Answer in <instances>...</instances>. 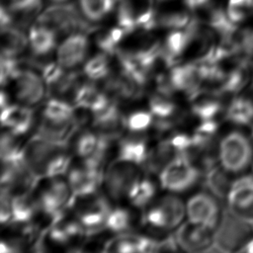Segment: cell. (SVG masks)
Here are the masks:
<instances>
[{
	"mask_svg": "<svg viewBox=\"0 0 253 253\" xmlns=\"http://www.w3.org/2000/svg\"><path fill=\"white\" fill-rule=\"evenodd\" d=\"M32 193L38 203L39 212L53 222L63 214L73 197L68 182L60 176L39 178Z\"/></svg>",
	"mask_w": 253,
	"mask_h": 253,
	"instance_id": "cell-1",
	"label": "cell"
},
{
	"mask_svg": "<svg viewBox=\"0 0 253 253\" xmlns=\"http://www.w3.org/2000/svg\"><path fill=\"white\" fill-rule=\"evenodd\" d=\"M220 165L232 174L244 172L253 164L251 139L242 131L234 129L224 134L218 143Z\"/></svg>",
	"mask_w": 253,
	"mask_h": 253,
	"instance_id": "cell-2",
	"label": "cell"
},
{
	"mask_svg": "<svg viewBox=\"0 0 253 253\" xmlns=\"http://www.w3.org/2000/svg\"><path fill=\"white\" fill-rule=\"evenodd\" d=\"M251 237H253L252 221L227 210L223 211L215 229L214 247L216 251L240 252Z\"/></svg>",
	"mask_w": 253,
	"mask_h": 253,
	"instance_id": "cell-3",
	"label": "cell"
},
{
	"mask_svg": "<svg viewBox=\"0 0 253 253\" xmlns=\"http://www.w3.org/2000/svg\"><path fill=\"white\" fill-rule=\"evenodd\" d=\"M69 208L72 209L73 215L87 234L100 232L106 228V220L112 210L108 200L97 192L87 196L72 197Z\"/></svg>",
	"mask_w": 253,
	"mask_h": 253,
	"instance_id": "cell-4",
	"label": "cell"
},
{
	"mask_svg": "<svg viewBox=\"0 0 253 253\" xmlns=\"http://www.w3.org/2000/svg\"><path fill=\"white\" fill-rule=\"evenodd\" d=\"M140 165L120 158L113 161L104 173L103 183L113 201L127 200L129 193L142 177Z\"/></svg>",
	"mask_w": 253,
	"mask_h": 253,
	"instance_id": "cell-5",
	"label": "cell"
},
{
	"mask_svg": "<svg viewBox=\"0 0 253 253\" xmlns=\"http://www.w3.org/2000/svg\"><path fill=\"white\" fill-rule=\"evenodd\" d=\"M203 176L195 164L179 154L160 172L159 183L162 189L170 193H182L195 187Z\"/></svg>",
	"mask_w": 253,
	"mask_h": 253,
	"instance_id": "cell-6",
	"label": "cell"
},
{
	"mask_svg": "<svg viewBox=\"0 0 253 253\" xmlns=\"http://www.w3.org/2000/svg\"><path fill=\"white\" fill-rule=\"evenodd\" d=\"M37 23L53 30L56 34H72L89 30L88 24L73 4H56L46 8L38 16Z\"/></svg>",
	"mask_w": 253,
	"mask_h": 253,
	"instance_id": "cell-7",
	"label": "cell"
},
{
	"mask_svg": "<svg viewBox=\"0 0 253 253\" xmlns=\"http://www.w3.org/2000/svg\"><path fill=\"white\" fill-rule=\"evenodd\" d=\"M35 67L20 68L6 83H11V92L18 104L32 107L45 95V82Z\"/></svg>",
	"mask_w": 253,
	"mask_h": 253,
	"instance_id": "cell-8",
	"label": "cell"
},
{
	"mask_svg": "<svg viewBox=\"0 0 253 253\" xmlns=\"http://www.w3.org/2000/svg\"><path fill=\"white\" fill-rule=\"evenodd\" d=\"M66 149L67 142L53 141L36 134L24 146V157L32 173L39 179L44 176L50 160Z\"/></svg>",
	"mask_w": 253,
	"mask_h": 253,
	"instance_id": "cell-9",
	"label": "cell"
},
{
	"mask_svg": "<svg viewBox=\"0 0 253 253\" xmlns=\"http://www.w3.org/2000/svg\"><path fill=\"white\" fill-rule=\"evenodd\" d=\"M218 200L210 191H201L193 195L186 204L188 220L216 229L223 213Z\"/></svg>",
	"mask_w": 253,
	"mask_h": 253,
	"instance_id": "cell-10",
	"label": "cell"
},
{
	"mask_svg": "<svg viewBox=\"0 0 253 253\" xmlns=\"http://www.w3.org/2000/svg\"><path fill=\"white\" fill-rule=\"evenodd\" d=\"M214 232L213 228L188 220L178 227L175 237L182 250L201 252L214 247Z\"/></svg>",
	"mask_w": 253,
	"mask_h": 253,
	"instance_id": "cell-11",
	"label": "cell"
},
{
	"mask_svg": "<svg viewBox=\"0 0 253 253\" xmlns=\"http://www.w3.org/2000/svg\"><path fill=\"white\" fill-rule=\"evenodd\" d=\"M226 203L232 212L253 221V173L243 174L233 181Z\"/></svg>",
	"mask_w": 253,
	"mask_h": 253,
	"instance_id": "cell-12",
	"label": "cell"
},
{
	"mask_svg": "<svg viewBox=\"0 0 253 253\" xmlns=\"http://www.w3.org/2000/svg\"><path fill=\"white\" fill-rule=\"evenodd\" d=\"M89 49V40L83 32L70 34L57 47V62L64 69H74L86 58Z\"/></svg>",
	"mask_w": 253,
	"mask_h": 253,
	"instance_id": "cell-13",
	"label": "cell"
},
{
	"mask_svg": "<svg viewBox=\"0 0 253 253\" xmlns=\"http://www.w3.org/2000/svg\"><path fill=\"white\" fill-rule=\"evenodd\" d=\"M104 178L103 170L85 165L83 162L68 170L67 182L73 197H82L97 192Z\"/></svg>",
	"mask_w": 253,
	"mask_h": 253,
	"instance_id": "cell-14",
	"label": "cell"
},
{
	"mask_svg": "<svg viewBox=\"0 0 253 253\" xmlns=\"http://www.w3.org/2000/svg\"><path fill=\"white\" fill-rule=\"evenodd\" d=\"M92 127L100 135L111 139H117L124 128H126L125 116L118 105L112 102L104 110L93 114Z\"/></svg>",
	"mask_w": 253,
	"mask_h": 253,
	"instance_id": "cell-15",
	"label": "cell"
},
{
	"mask_svg": "<svg viewBox=\"0 0 253 253\" xmlns=\"http://www.w3.org/2000/svg\"><path fill=\"white\" fill-rule=\"evenodd\" d=\"M2 126L13 134L20 136L27 133L33 126L35 116L33 110L21 104H8L1 108Z\"/></svg>",
	"mask_w": 253,
	"mask_h": 253,
	"instance_id": "cell-16",
	"label": "cell"
},
{
	"mask_svg": "<svg viewBox=\"0 0 253 253\" xmlns=\"http://www.w3.org/2000/svg\"><path fill=\"white\" fill-rule=\"evenodd\" d=\"M73 103L76 108H82L95 114L105 108L111 103V97L99 90L92 83H82L78 86L74 97Z\"/></svg>",
	"mask_w": 253,
	"mask_h": 253,
	"instance_id": "cell-17",
	"label": "cell"
},
{
	"mask_svg": "<svg viewBox=\"0 0 253 253\" xmlns=\"http://www.w3.org/2000/svg\"><path fill=\"white\" fill-rule=\"evenodd\" d=\"M148 153L147 137L143 132H131L119 141L118 158L143 166Z\"/></svg>",
	"mask_w": 253,
	"mask_h": 253,
	"instance_id": "cell-18",
	"label": "cell"
},
{
	"mask_svg": "<svg viewBox=\"0 0 253 253\" xmlns=\"http://www.w3.org/2000/svg\"><path fill=\"white\" fill-rule=\"evenodd\" d=\"M156 239L134 233H122L109 240L105 251L115 252H150L154 251Z\"/></svg>",
	"mask_w": 253,
	"mask_h": 253,
	"instance_id": "cell-19",
	"label": "cell"
},
{
	"mask_svg": "<svg viewBox=\"0 0 253 253\" xmlns=\"http://www.w3.org/2000/svg\"><path fill=\"white\" fill-rule=\"evenodd\" d=\"M179 152L170 143L167 137H163L154 146L148 148V153L143 167L149 174H160V172L177 156Z\"/></svg>",
	"mask_w": 253,
	"mask_h": 253,
	"instance_id": "cell-20",
	"label": "cell"
},
{
	"mask_svg": "<svg viewBox=\"0 0 253 253\" xmlns=\"http://www.w3.org/2000/svg\"><path fill=\"white\" fill-rule=\"evenodd\" d=\"M29 38L23 31L10 25L1 27V56L18 57L27 48Z\"/></svg>",
	"mask_w": 253,
	"mask_h": 253,
	"instance_id": "cell-21",
	"label": "cell"
},
{
	"mask_svg": "<svg viewBox=\"0 0 253 253\" xmlns=\"http://www.w3.org/2000/svg\"><path fill=\"white\" fill-rule=\"evenodd\" d=\"M224 118L239 126L252 125L253 99L245 95L234 97L226 106Z\"/></svg>",
	"mask_w": 253,
	"mask_h": 253,
	"instance_id": "cell-22",
	"label": "cell"
},
{
	"mask_svg": "<svg viewBox=\"0 0 253 253\" xmlns=\"http://www.w3.org/2000/svg\"><path fill=\"white\" fill-rule=\"evenodd\" d=\"M28 38L32 51L36 56L49 54L56 45V33L38 23L32 27Z\"/></svg>",
	"mask_w": 253,
	"mask_h": 253,
	"instance_id": "cell-23",
	"label": "cell"
},
{
	"mask_svg": "<svg viewBox=\"0 0 253 253\" xmlns=\"http://www.w3.org/2000/svg\"><path fill=\"white\" fill-rule=\"evenodd\" d=\"M12 222L16 224L32 221L39 213L38 203L32 191L11 197Z\"/></svg>",
	"mask_w": 253,
	"mask_h": 253,
	"instance_id": "cell-24",
	"label": "cell"
},
{
	"mask_svg": "<svg viewBox=\"0 0 253 253\" xmlns=\"http://www.w3.org/2000/svg\"><path fill=\"white\" fill-rule=\"evenodd\" d=\"M232 175L221 165H216L205 175L206 188L219 200H226L234 181L232 180Z\"/></svg>",
	"mask_w": 253,
	"mask_h": 253,
	"instance_id": "cell-25",
	"label": "cell"
},
{
	"mask_svg": "<svg viewBox=\"0 0 253 253\" xmlns=\"http://www.w3.org/2000/svg\"><path fill=\"white\" fill-rule=\"evenodd\" d=\"M111 55L107 52L100 53L90 57L83 66L84 75L93 81L107 79L112 72Z\"/></svg>",
	"mask_w": 253,
	"mask_h": 253,
	"instance_id": "cell-26",
	"label": "cell"
},
{
	"mask_svg": "<svg viewBox=\"0 0 253 253\" xmlns=\"http://www.w3.org/2000/svg\"><path fill=\"white\" fill-rule=\"evenodd\" d=\"M156 194V185L148 177H141L128 195L127 201L135 209L146 208Z\"/></svg>",
	"mask_w": 253,
	"mask_h": 253,
	"instance_id": "cell-27",
	"label": "cell"
},
{
	"mask_svg": "<svg viewBox=\"0 0 253 253\" xmlns=\"http://www.w3.org/2000/svg\"><path fill=\"white\" fill-rule=\"evenodd\" d=\"M135 223V217L131 211L126 208H116L111 210L106 220V229L114 233H127Z\"/></svg>",
	"mask_w": 253,
	"mask_h": 253,
	"instance_id": "cell-28",
	"label": "cell"
},
{
	"mask_svg": "<svg viewBox=\"0 0 253 253\" xmlns=\"http://www.w3.org/2000/svg\"><path fill=\"white\" fill-rule=\"evenodd\" d=\"M75 108L68 102L60 98H51L48 100L42 112V117L56 121V122H68L74 120Z\"/></svg>",
	"mask_w": 253,
	"mask_h": 253,
	"instance_id": "cell-29",
	"label": "cell"
},
{
	"mask_svg": "<svg viewBox=\"0 0 253 253\" xmlns=\"http://www.w3.org/2000/svg\"><path fill=\"white\" fill-rule=\"evenodd\" d=\"M193 17L184 9H169L160 13L155 12V27H162L171 30L186 28Z\"/></svg>",
	"mask_w": 253,
	"mask_h": 253,
	"instance_id": "cell-30",
	"label": "cell"
},
{
	"mask_svg": "<svg viewBox=\"0 0 253 253\" xmlns=\"http://www.w3.org/2000/svg\"><path fill=\"white\" fill-rule=\"evenodd\" d=\"M227 18L231 24L240 27L253 21V0H227Z\"/></svg>",
	"mask_w": 253,
	"mask_h": 253,
	"instance_id": "cell-31",
	"label": "cell"
},
{
	"mask_svg": "<svg viewBox=\"0 0 253 253\" xmlns=\"http://www.w3.org/2000/svg\"><path fill=\"white\" fill-rule=\"evenodd\" d=\"M149 111L157 119H171L178 113V107L172 96L154 92L148 101Z\"/></svg>",
	"mask_w": 253,
	"mask_h": 253,
	"instance_id": "cell-32",
	"label": "cell"
},
{
	"mask_svg": "<svg viewBox=\"0 0 253 253\" xmlns=\"http://www.w3.org/2000/svg\"><path fill=\"white\" fill-rule=\"evenodd\" d=\"M158 201L168 214L171 229L173 230L179 227L182 224L185 215H187L186 205L182 199H180L178 196L167 194L160 197Z\"/></svg>",
	"mask_w": 253,
	"mask_h": 253,
	"instance_id": "cell-33",
	"label": "cell"
},
{
	"mask_svg": "<svg viewBox=\"0 0 253 253\" xmlns=\"http://www.w3.org/2000/svg\"><path fill=\"white\" fill-rule=\"evenodd\" d=\"M83 15L91 22H99L113 9L115 0H79Z\"/></svg>",
	"mask_w": 253,
	"mask_h": 253,
	"instance_id": "cell-34",
	"label": "cell"
},
{
	"mask_svg": "<svg viewBox=\"0 0 253 253\" xmlns=\"http://www.w3.org/2000/svg\"><path fill=\"white\" fill-rule=\"evenodd\" d=\"M154 122V116L150 111L136 110L125 116L126 128L130 132H144L150 128Z\"/></svg>",
	"mask_w": 253,
	"mask_h": 253,
	"instance_id": "cell-35",
	"label": "cell"
},
{
	"mask_svg": "<svg viewBox=\"0 0 253 253\" xmlns=\"http://www.w3.org/2000/svg\"><path fill=\"white\" fill-rule=\"evenodd\" d=\"M40 68L41 74L47 86L55 83L65 72L64 68L57 61L43 63Z\"/></svg>",
	"mask_w": 253,
	"mask_h": 253,
	"instance_id": "cell-36",
	"label": "cell"
},
{
	"mask_svg": "<svg viewBox=\"0 0 253 253\" xmlns=\"http://www.w3.org/2000/svg\"><path fill=\"white\" fill-rule=\"evenodd\" d=\"M0 221L2 224H8L12 221V206L11 196L2 191L1 192V210H0Z\"/></svg>",
	"mask_w": 253,
	"mask_h": 253,
	"instance_id": "cell-37",
	"label": "cell"
},
{
	"mask_svg": "<svg viewBox=\"0 0 253 253\" xmlns=\"http://www.w3.org/2000/svg\"><path fill=\"white\" fill-rule=\"evenodd\" d=\"M240 252H246V253H253V237H251L248 242L242 247Z\"/></svg>",
	"mask_w": 253,
	"mask_h": 253,
	"instance_id": "cell-38",
	"label": "cell"
},
{
	"mask_svg": "<svg viewBox=\"0 0 253 253\" xmlns=\"http://www.w3.org/2000/svg\"><path fill=\"white\" fill-rule=\"evenodd\" d=\"M251 137L253 139V126H252V129H251Z\"/></svg>",
	"mask_w": 253,
	"mask_h": 253,
	"instance_id": "cell-39",
	"label": "cell"
},
{
	"mask_svg": "<svg viewBox=\"0 0 253 253\" xmlns=\"http://www.w3.org/2000/svg\"><path fill=\"white\" fill-rule=\"evenodd\" d=\"M52 1H55V2H62V1H64V0H52Z\"/></svg>",
	"mask_w": 253,
	"mask_h": 253,
	"instance_id": "cell-40",
	"label": "cell"
}]
</instances>
